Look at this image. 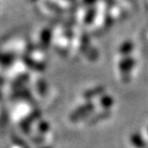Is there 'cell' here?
<instances>
[{
  "label": "cell",
  "mask_w": 148,
  "mask_h": 148,
  "mask_svg": "<svg viewBox=\"0 0 148 148\" xmlns=\"http://www.w3.org/2000/svg\"><path fill=\"white\" fill-rule=\"evenodd\" d=\"M133 47L134 46L131 41L124 42L119 47L118 52L124 56L125 58L114 62V71H116V72L118 73V76L121 79V81L127 79V75L130 73L132 68L135 65V61L130 56L129 57V54L132 52Z\"/></svg>",
  "instance_id": "cell-1"
}]
</instances>
